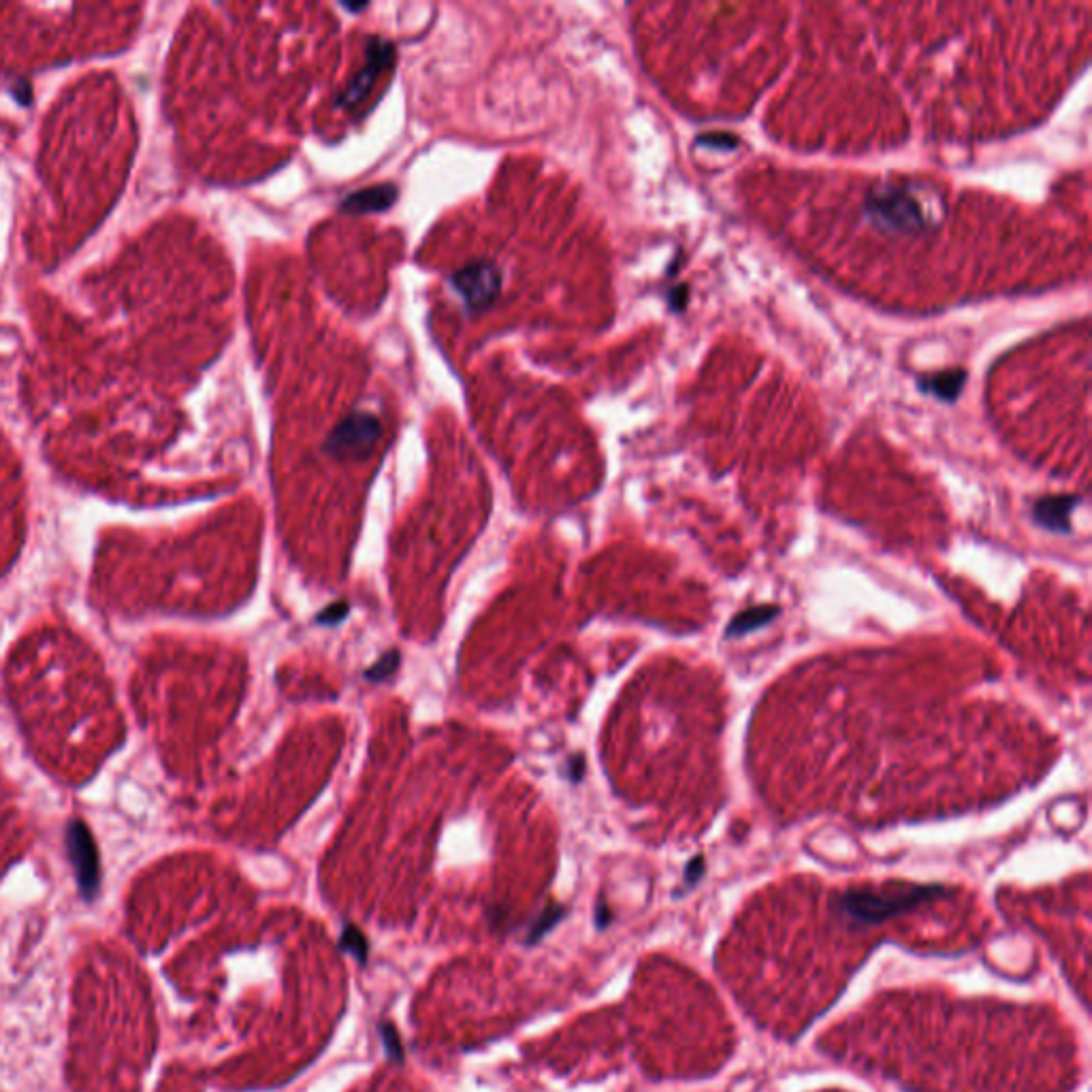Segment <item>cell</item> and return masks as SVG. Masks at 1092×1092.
Masks as SVG:
<instances>
[{
	"mask_svg": "<svg viewBox=\"0 0 1092 1092\" xmlns=\"http://www.w3.org/2000/svg\"><path fill=\"white\" fill-rule=\"evenodd\" d=\"M862 214L884 235L918 237L937 226L935 207L918 190L905 186H884L869 192Z\"/></svg>",
	"mask_w": 1092,
	"mask_h": 1092,
	"instance_id": "obj_1",
	"label": "cell"
},
{
	"mask_svg": "<svg viewBox=\"0 0 1092 1092\" xmlns=\"http://www.w3.org/2000/svg\"><path fill=\"white\" fill-rule=\"evenodd\" d=\"M381 420L372 414H353L329 435L325 450L336 459H366L381 437Z\"/></svg>",
	"mask_w": 1092,
	"mask_h": 1092,
	"instance_id": "obj_2",
	"label": "cell"
},
{
	"mask_svg": "<svg viewBox=\"0 0 1092 1092\" xmlns=\"http://www.w3.org/2000/svg\"><path fill=\"white\" fill-rule=\"evenodd\" d=\"M67 854L84 899H95L101 884L99 852L93 834L80 819L67 826Z\"/></svg>",
	"mask_w": 1092,
	"mask_h": 1092,
	"instance_id": "obj_3",
	"label": "cell"
},
{
	"mask_svg": "<svg viewBox=\"0 0 1092 1092\" xmlns=\"http://www.w3.org/2000/svg\"><path fill=\"white\" fill-rule=\"evenodd\" d=\"M452 282L469 308L482 310L495 301L499 286H502V276L491 263L480 261L461 269Z\"/></svg>",
	"mask_w": 1092,
	"mask_h": 1092,
	"instance_id": "obj_4",
	"label": "cell"
},
{
	"mask_svg": "<svg viewBox=\"0 0 1092 1092\" xmlns=\"http://www.w3.org/2000/svg\"><path fill=\"white\" fill-rule=\"evenodd\" d=\"M1082 504L1080 495H1045L1030 510L1033 521L1050 534H1071V514Z\"/></svg>",
	"mask_w": 1092,
	"mask_h": 1092,
	"instance_id": "obj_5",
	"label": "cell"
},
{
	"mask_svg": "<svg viewBox=\"0 0 1092 1092\" xmlns=\"http://www.w3.org/2000/svg\"><path fill=\"white\" fill-rule=\"evenodd\" d=\"M393 58V48L389 43H383V41H372V48H370V60H368V67L363 69L357 80L348 86L346 93L340 97V105L346 110H355L359 108V105L366 101L368 93L372 90L378 73H381Z\"/></svg>",
	"mask_w": 1092,
	"mask_h": 1092,
	"instance_id": "obj_6",
	"label": "cell"
},
{
	"mask_svg": "<svg viewBox=\"0 0 1092 1092\" xmlns=\"http://www.w3.org/2000/svg\"><path fill=\"white\" fill-rule=\"evenodd\" d=\"M781 613H783L781 606H777V604L751 606V609L740 611L738 615H734L730 619V624H727V628L723 632V639L725 641H736V639H742V636H749L757 630L770 626L772 621L781 617Z\"/></svg>",
	"mask_w": 1092,
	"mask_h": 1092,
	"instance_id": "obj_7",
	"label": "cell"
},
{
	"mask_svg": "<svg viewBox=\"0 0 1092 1092\" xmlns=\"http://www.w3.org/2000/svg\"><path fill=\"white\" fill-rule=\"evenodd\" d=\"M966 385V372L964 370H946L933 376H924L918 383L924 396H933L942 402H956Z\"/></svg>",
	"mask_w": 1092,
	"mask_h": 1092,
	"instance_id": "obj_8",
	"label": "cell"
},
{
	"mask_svg": "<svg viewBox=\"0 0 1092 1092\" xmlns=\"http://www.w3.org/2000/svg\"><path fill=\"white\" fill-rule=\"evenodd\" d=\"M393 199H396V190H393L391 186L383 188H370V190H361L357 194H353L351 199H348L344 205L348 211H374V209H385L393 203Z\"/></svg>",
	"mask_w": 1092,
	"mask_h": 1092,
	"instance_id": "obj_9",
	"label": "cell"
},
{
	"mask_svg": "<svg viewBox=\"0 0 1092 1092\" xmlns=\"http://www.w3.org/2000/svg\"><path fill=\"white\" fill-rule=\"evenodd\" d=\"M398 669H400V651L391 649L372 666V669L366 671V679L372 681V682H381V681L389 679L391 675H396Z\"/></svg>",
	"mask_w": 1092,
	"mask_h": 1092,
	"instance_id": "obj_10",
	"label": "cell"
},
{
	"mask_svg": "<svg viewBox=\"0 0 1092 1092\" xmlns=\"http://www.w3.org/2000/svg\"><path fill=\"white\" fill-rule=\"evenodd\" d=\"M697 143L710 149H734L738 145V139L736 135H730V133H712V135H702L700 139H697Z\"/></svg>",
	"mask_w": 1092,
	"mask_h": 1092,
	"instance_id": "obj_11",
	"label": "cell"
},
{
	"mask_svg": "<svg viewBox=\"0 0 1092 1092\" xmlns=\"http://www.w3.org/2000/svg\"><path fill=\"white\" fill-rule=\"evenodd\" d=\"M348 604L346 602H336V604H329L325 611H321L316 615V624L321 626H336L340 624V621L348 615Z\"/></svg>",
	"mask_w": 1092,
	"mask_h": 1092,
	"instance_id": "obj_12",
	"label": "cell"
},
{
	"mask_svg": "<svg viewBox=\"0 0 1092 1092\" xmlns=\"http://www.w3.org/2000/svg\"><path fill=\"white\" fill-rule=\"evenodd\" d=\"M687 297H689L687 286H679L677 291L671 295V308H673V310H685V306H687Z\"/></svg>",
	"mask_w": 1092,
	"mask_h": 1092,
	"instance_id": "obj_13",
	"label": "cell"
},
{
	"mask_svg": "<svg viewBox=\"0 0 1092 1092\" xmlns=\"http://www.w3.org/2000/svg\"><path fill=\"white\" fill-rule=\"evenodd\" d=\"M583 772H585V762H583V757H574V760L570 762V775H568V777H570L572 781H581V777H583Z\"/></svg>",
	"mask_w": 1092,
	"mask_h": 1092,
	"instance_id": "obj_14",
	"label": "cell"
}]
</instances>
